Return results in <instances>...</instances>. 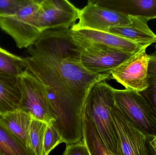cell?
<instances>
[{
	"mask_svg": "<svg viewBox=\"0 0 156 155\" xmlns=\"http://www.w3.org/2000/svg\"><path fill=\"white\" fill-rule=\"evenodd\" d=\"M26 69L44 86L49 108L64 115L80 112L92 86L112 79L111 73L94 74L83 66L81 48L70 29L46 30L27 47Z\"/></svg>",
	"mask_w": 156,
	"mask_h": 155,
	"instance_id": "obj_1",
	"label": "cell"
},
{
	"mask_svg": "<svg viewBox=\"0 0 156 155\" xmlns=\"http://www.w3.org/2000/svg\"><path fill=\"white\" fill-rule=\"evenodd\" d=\"M32 119L31 116L17 109L0 116V124L28 148L29 129Z\"/></svg>",
	"mask_w": 156,
	"mask_h": 155,
	"instance_id": "obj_15",
	"label": "cell"
},
{
	"mask_svg": "<svg viewBox=\"0 0 156 155\" xmlns=\"http://www.w3.org/2000/svg\"><path fill=\"white\" fill-rule=\"evenodd\" d=\"M144 48L110 72L112 79L126 89L141 93L148 87L150 55Z\"/></svg>",
	"mask_w": 156,
	"mask_h": 155,
	"instance_id": "obj_8",
	"label": "cell"
},
{
	"mask_svg": "<svg viewBox=\"0 0 156 155\" xmlns=\"http://www.w3.org/2000/svg\"><path fill=\"white\" fill-rule=\"evenodd\" d=\"M26 70L23 57L17 56L0 47V74L20 77Z\"/></svg>",
	"mask_w": 156,
	"mask_h": 155,
	"instance_id": "obj_18",
	"label": "cell"
},
{
	"mask_svg": "<svg viewBox=\"0 0 156 155\" xmlns=\"http://www.w3.org/2000/svg\"><path fill=\"white\" fill-rule=\"evenodd\" d=\"M83 123L82 140L87 146L90 155H112L103 143L92 123L83 115Z\"/></svg>",
	"mask_w": 156,
	"mask_h": 155,
	"instance_id": "obj_16",
	"label": "cell"
},
{
	"mask_svg": "<svg viewBox=\"0 0 156 155\" xmlns=\"http://www.w3.org/2000/svg\"><path fill=\"white\" fill-rule=\"evenodd\" d=\"M131 23L110 28L106 32L113 34L146 47L156 43V35L149 28L148 20L144 17L129 16Z\"/></svg>",
	"mask_w": 156,
	"mask_h": 155,
	"instance_id": "obj_12",
	"label": "cell"
},
{
	"mask_svg": "<svg viewBox=\"0 0 156 155\" xmlns=\"http://www.w3.org/2000/svg\"><path fill=\"white\" fill-rule=\"evenodd\" d=\"M0 155H34L0 124Z\"/></svg>",
	"mask_w": 156,
	"mask_h": 155,
	"instance_id": "obj_17",
	"label": "cell"
},
{
	"mask_svg": "<svg viewBox=\"0 0 156 155\" xmlns=\"http://www.w3.org/2000/svg\"><path fill=\"white\" fill-rule=\"evenodd\" d=\"M115 106L149 139L156 136V121L147 103L138 92L114 89Z\"/></svg>",
	"mask_w": 156,
	"mask_h": 155,
	"instance_id": "obj_3",
	"label": "cell"
},
{
	"mask_svg": "<svg viewBox=\"0 0 156 155\" xmlns=\"http://www.w3.org/2000/svg\"><path fill=\"white\" fill-rule=\"evenodd\" d=\"M76 43L81 48L83 66L93 73H110L134 55L100 44Z\"/></svg>",
	"mask_w": 156,
	"mask_h": 155,
	"instance_id": "obj_6",
	"label": "cell"
},
{
	"mask_svg": "<svg viewBox=\"0 0 156 155\" xmlns=\"http://www.w3.org/2000/svg\"><path fill=\"white\" fill-rule=\"evenodd\" d=\"M63 155H90L87 146L83 140L66 145Z\"/></svg>",
	"mask_w": 156,
	"mask_h": 155,
	"instance_id": "obj_23",
	"label": "cell"
},
{
	"mask_svg": "<svg viewBox=\"0 0 156 155\" xmlns=\"http://www.w3.org/2000/svg\"><path fill=\"white\" fill-rule=\"evenodd\" d=\"M148 87L140 93L149 106L156 121V53L150 55L147 76Z\"/></svg>",
	"mask_w": 156,
	"mask_h": 155,
	"instance_id": "obj_19",
	"label": "cell"
},
{
	"mask_svg": "<svg viewBox=\"0 0 156 155\" xmlns=\"http://www.w3.org/2000/svg\"><path fill=\"white\" fill-rule=\"evenodd\" d=\"M147 155H156L154 149H153V148L150 146L149 142L148 143V148H147Z\"/></svg>",
	"mask_w": 156,
	"mask_h": 155,
	"instance_id": "obj_25",
	"label": "cell"
},
{
	"mask_svg": "<svg viewBox=\"0 0 156 155\" xmlns=\"http://www.w3.org/2000/svg\"><path fill=\"white\" fill-rule=\"evenodd\" d=\"M149 144L151 147L154 149L156 154V136L149 140Z\"/></svg>",
	"mask_w": 156,
	"mask_h": 155,
	"instance_id": "obj_24",
	"label": "cell"
},
{
	"mask_svg": "<svg viewBox=\"0 0 156 155\" xmlns=\"http://www.w3.org/2000/svg\"><path fill=\"white\" fill-rule=\"evenodd\" d=\"M22 97L18 109L34 119L52 125L51 116L45 88L43 84L27 69L20 76Z\"/></svg>",
	"mask_w": 156,
	"mask_h": 155,
	"instance_id": "obj_5",
	"label": "cell"
},
{
	"mask_svg": "<svg viewBox=\"0 0 156 155\" xmlns=\"http://www.w3.org/2000/svg\"><path fill=\"white\" fill-rule=\"evenodd\" d=\"M80 11L67 0L40 1L31 23L40 33L50 29H70L79 19Z\"/></svg>",
	"mask_w": 156,
	"mask_h": 155,
	"instance_id": "obj_4",
	"label": "cell"
},
{
	"mask_svg": "<svg viewBox=\"0 0 156 155\" xmlns=\"http://www.w3.org/2000/svg\"><path fill=\"white\" fill-rule=\"evenodd\" d=\"M96 4L127 16L156 18V0H94Z\"/></svg>",
	"mask_w": 156,
	"mask_h": 155,
	"instance_id": "obj_13",
	"label": "cell"
},
{
	"mask_svg": "<svg viewBox=\"0 0 156 155\" xmlns=\"http://www.w3.org/2000/svg\"><path fill=\"white\" fill-rule=\"evenodd\" d=\"M48 124L33 118L28 137V148L34 155H42L45 133Z\"/></svg>",
	"mask_w": 156,
	"mask_h": 155,
	"instance_id": "obj_20",
	"label": "cell"
},
{
	"mask_svg": "<svg viewBox=\"0 0 156 155\" xmlns=\"http://www.w3.org/2000/svg\"><path fill=\"white\" fill-rule=\"evenodd\" d=\"M30 0H0V17L13 15L27 4Z\"/></svg>",
	"mask_w": 156,
	"mask_h": 155,
	"instance_id": "obj_22",
	"label": "cell"
},
{
	"mask_svg": "<svg viewBox=\"0 0 156 155\" xmlns=\"http://www.w3.org/2000/svg\"><path fill=\"white\" fill-rule=\"evenodd\" d=\"M112 117L123 155H147L150 139L126 120L115 105Z\"/></svg>",
	"mask_w": 156,
	"mask_h": 155,
	"instance_id": "obj_10",
	"label": "cell"
},
{
	"mask_svg": "<svg viewBox=\"0 0 156 155\" xmlns=\"http://www.w3.org/2000/svg\"><path fill=\"white\" fill-rule=\"evenodd\" d=\"M70 30L71 35L76 43L100 44L133 54L146 48L108 32L89 29L72 30L70 29Z\"/></svg>",
	"mask_w": 156,
	"mask_h": 155,
	"instance_id": "obj_11",
	"label": "cell"
},
{
	"mask_svg": "<svg viewBox=\"0 0 156 155\" xmlns=\"http://www.w3.org/2000/svg\"><path fill=\"white\" fill-rule=\"evenodd\" d=\"M131 23L129 16L122 13L100 6L93 1L80 10L79 22L72 30L89 29L105 32L110 28L124 26Z\"/></svg>",
	"mask_w": 156,
	"mask_h": 155,
	"instance_id": "obj_9",
	"label": "cell"
},
{
	"mask_svg": "<svg viewBox=\"0 0 156 155\" xmlns=\"http://www.w3.org/2000/svg\"><path fill=\"white\" fill-rule=\"evenodd\" d=\"M22 97L20 76L0 74V116L18 109Z\"/></svg>",
	"mask_w": 156,
	"mask_h": 155,
	"instance_id": "obj_14",
	"label": "cell"
},
{
	"mask_svg": "<svg viewBox=\"0 0 156 155\" xmlns=\"http://www.w3.org/2000/svg\"><path fill=\"white\" fill-rule=\"evenodd\" d=\"M155 48H156V52H155L156 53V45H155Z\"/></svg>",
	"mask_w": 156,
	"mask_h": 155,
	"instance_id": "obj_26",
	"label": "cell"
},
{
	"mask_svg": "<svg viewBox=\"0 0 156 155\" xmlns=\"http://www.w3.org/2000/svg\"><path fill=\"white\" fill-rule=\"evenodd\" d=\"M40 1L30 0L16 13L0 17V28L13 39L18 48H27L38 38L41 33L33 26L32 15L37 11Z\"/></svg>",
	"mask_w": 156,
	"mask_h": 155,
	"instance_id": "obj_7",
	"label": "cell"
},
{
	"mask_svg": "<svg viewBox=\"0 0 156 155\" xmlns=\"http://www.w3.org/2000/svg\"><path fill=\"white\" fill-rule=\"evenodd\" d=\"M63 143L58 132L51 125H48L45 133L42 155H48L59 144Z\"/></svg>",
	"mask_w": 156,
	"mask_h": 155,
	"instance_id": "obj_21",
	"label": "cell"
},
{
	"mask_svg": "<svg viewBox=\"0 0 156 155\" xmlns=\"http://www.w3.org/2000/svg\"><path fill=\"white\" fill-rule=\"evenodd\" d=\"M114 89L105 80L94 84L86 96L83 115L92 123L110 153L123 155L112 117V109L115 105Z\"/></svg>",
	"mask_w": 156,
	"mask_h": 155,
	"instance_id": "obj_2",
	"label": "cell"
}]
</instances>
